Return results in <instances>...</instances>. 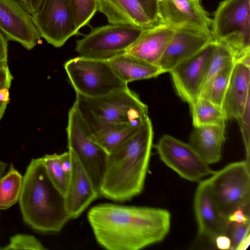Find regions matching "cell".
Returning <instances> with one entry per match:
<instances>
[{
  "mask_svg": "<svg viewBox=\"0 0 250 250\" xmlns=\"http://www.w3.org/2000/svg\"><path fill=\"white\" fill-rule=\"evenodd\" d=\"M174 31V28L165 24L145 29L136 42L125 53L159 66Z\"/></svg>",
  "mask_w": 250,
  "mask_h": 250,
  "instance_id": "18",
  "label": "cell"
},
{
  "mask_svg": "<svg viewBox=\"0 0 250 250\" xmlns=\"http://www.w3.org/2000/svg\"><path fill=\"white\" fill-rule=\"evenodd\" d=\"M97 243L108 250H139L162 241L171 214L164 208L102 203L87 215Z\"/></svg>",
  "mask_w": 250,
  "mask_h": 250,
  "instance_id": "1",
  "label": "cell"
},
{
  "mask_svg": "<svg viewBox=\"0 0 250 250\" xmlns=\"http://www.w3.org/2000/svg\"><path fill=\"white\" fill-rule=\"evenodd\" d=\"M194 127L226 125V119L221 107L204 97H199L189 106Z\"/></svg>",
  "mask_w": 250,
  "mask_h": 250,
  "instance_id": "24",
  "label": "cell"
},
{
  "mask_svg": "<svg viewBox=\"0 0 250 250\" xmlns=\"http://www.w3.org/2000/svg\"><path fill=\"white\" fill-rule=\"evenodd\" d=\"M76 29L87 25L97 11L96 0H71Z\"/></svg>",
  "mask_w": 250,
  "mask_h": 250,
  "instance_id": "29",
  "label": "cell"
},
{
  "mask_svg": "<svg viewBox=\"0 0 250 250\" xmlns=\"http://www.w3.org/2000/svg\"><path fill=\"white\" fill-rule=\"evenodd\" d=\"M60 163L62 170L68 175H71L72 163L70 152L68 151L59 154Z\"/></svg>",
  "mask_w": 250,
  "mask_h": 250,
  "instance_id": "36",
  "label": "cell"
},
{
  "mask_svg": "<svg viewBox=\"0 0 250 250\" xmlns=\"http://www.w3.org/2000/svg\"><path fill=\"white\" fill-rule=\"evenodd\" d=\"M211 32L230 51L234 62L250 58V0L221 1L212 19Z\"/></svg>",
  "mask_w": 250,
  "mask_h": 250,
  "instance_id": "5",
  "label": "cell"
},
{
  "mask_svg": "<svg viewBox=\"0 0 250 250\" xmlns=\"http://www.w3.org/2000/svg\"><path fill=\"white\" fill-rule=\"evenodd\" d=\"M193 204L199 235L214 243L217 236L227 235L229 222L221 215L217 208L208 179L200 182L195 191Z\"/></svg>",
  "mask_w": 250,
  "mask_h": 250,
  "instance_id": "16",
  "label": "cell"
},
{
  "mask_svg": "<svg viewBox=\"0 0 250 250\" xmlns=\"http://www.w3.org/2000/svg\"><path fill=\"white\" fill-rule=\"evenodd\" d=\"M68 150L71 155L72 167L64 199L69 218L74 219L79 217L100 195L78 158Z\"/></svg>",
  "mask_w": 250,
  "mask_h": 250,
  "instance_id": "17",
  "label": "cell"
},
{
  "mask_svg": "<svg viewBox=\"0 0 250 250\" xmlns=\"http://www.w3.org/2000/svg\"><path fill=\"white\" fill-rule=\"evenodd\" d=\"M152 21L157 25L160 23L158 3L156 0H136Z\"/></svg>",
  "mask_w": 250,
  "mask_h": 250,
  "instance_id": "33",
  "label": "cell"
},
{
  "mask_svg": "<svg viewBox=\"0 0 250 250\" xmlns=\"http://www.w3.org/2000/svg\"><path fill=\"white\" fill-rule=\"evenodd\" d=\"M250 65L234 62L222 109L226 120H236L250 100Z\"/></svg>",
  "mask_w": 250,
  "mask_h": 250,
  "instance_id": "19",
  "label": "cell"
},
{
  "mask_svg": "<svg viewBox=\"0 0 250 250\" xmlns=\"http://www.w3.org/2000/svg\"><path fill=\"white\" fill-rule=\"evenodd\" d=\"M117 75L128 83L156 77L164 73L161 68L125 53L108 60Z\"/></svg>",
  "mask_w": 250,
  "mask_h": 250,
  "instance_id": "22",
  "label": "cell"
},
{
  "mask_svg": "<svg viewBox=\"0 0 250 250\" xmlns=\"http://www.w3.org/2000/svg\"><path fill=\"white\" fill-rule=\"evenodd\" d=\"M250 234L247 235L240 242L236 250H245L250 245Z\"/></svg>",
  "mask_w": 250,
  "mask_h": 250,
  "instance_id": "40",
  "label": "cell"
},
{
  "mask_svg": "<svg viewBox=\"0 0 250 250\" xmlns=\"http://www.w3.org/2000/svg\"><path fill=\"white\" fill-rule=\"evenodd\" d=\"M0 31L8 41L17 42L28 50L41 41L32 16L18 0H0Z\"/></svg>",
  "mask_w": 250,
  "mask_h": 250,
  "instance_id": "13",
  "label": "cell"
},
{
  "mask_svg": "<svg viewBox=\"0 0 250 250\" xmlns=\"http://www.w3.org/2000/svg\"><path fill=\"white\" fill-rule=\"evenodd\" d=\"M7 167V164L0 160V178L2 176Z\"/></svg>",
  "mask_w": 250,
  "mask_h": 250,
  "instance_id": "42",
  "label": "cell"
},
{
  "mask_svg": "<svg viewBox=\"0 0 250 250\" xmlns=\"http://www.w3.org/2000/svg\"><path fill=\"white\" fill-rule=\"evenodd\" d=\"M234 61L228 62L212 79L200 97H204L222 108Z\"/></svg>",
  "mask_w": 250,
  "mask_h": 250,
  "instance_id": "26",
  "label": "cell"
},
{
  "mask_svg": "<svg viewBox=\"0 0 250 250\" xmlns=\"http://www.w3.org/2000/svg\"><path fill=\"white\" fill-rule=\"evenodd\" d=\"M226 125L194 127L188 144L209 165L218 162L225 140Z\"/></svg>",
  "mask_w": 250,
  "mask_h": 250,
  "instance_id": "21",
  "label": "cell"
},
{
  "mask_svg": "<svg viewBox=\"0 0 250 250\" xmlns=\"http://www.w3.org/2000/svg\"><path fill=\"white\" fill-rule=\"evenodd\" d=\"M64 68L76 93L84 96L97 97L128 87L108 61L79 56L66 61Z\"/></svg>",
  "mask_w": 250,
  "mask_h": 250,
  "instance_id": "7",
  "label": "cell"
},
{
  "mask_svg": "<svg viewBox=\"0 0 250 250\" xmlns=\"http://www.w3.org/2000/svg\"><path fill=\"white\" fill-rule=\"evenodd\" d=\"M231 61H234V59L230 51L224 44L216 42L215 48L207 66L201 93L214 76Z\"/></svg>",
  "mask_w": 250,
  "mask_h": 250,
  "instance_id": "28",
  "label": "cell"
},
{
  "mask_svg": "<svg viewBox=\"0 0 250 250\" xmlns=\"http://www.w3.org/2000/svg\"><path fill=\"white\" fill-rule=\"evenodd\" d=\"M19 202L23 220L37 231L59 232L70 220L64 196L50 180L41 157L27 166Z\"/></svg>",
  "mask_w": 250,
  "mask_h": 250,
  "instance_id": "3",
  "label": "cell"
},
{
  "mask_svg": "<svg viewBox=\"0 0 250 250\" xmlns=\"http://www.w3.org/2000/svg\"><path fill=\"white\" fill-rule=\"evenodd\" d=\"M208 181L221 215L228 216L238 208L249 215L250 164L245 160L230 163L214 172Z\"/></svg>",
  "mask_w": 250,
  "mask_h": 250,
  "instance_id": "6",
  "label": "cell"
},
{
  "mask_svg": "<svg viewBox=\"0 0 250 250\" xmlns=\"http://www.w3.org/2000/svg\"><path fill=\"white\" fill-rule=\"evenodd\" d=\"M8 40L0 31V64L8 62Z\"/></svg>",
  "mask_w": 250,
  "mask_h": 250,
  "instance_id": "38",
  "label": "cell"
},
{
  "mask_svg": "<svg viewBox=\"0 0 250 250\" xmlns=\"http://www.w3.org/2000/svg\"><path fill=\"white\" fill-rule=\"evenodd\" d=\"M97 11L109 24H128L143 29L156 25L136 0H96Z\"/></svg>",
  "mask_w": 250,
  "mask_h": 250,
  "instance_id": "20",
  "label": "cell"
},
{
  "mask_svg": "<svg viewBox=\"0 0 250 250\" xmlns=\"http://www.w3.org/2000/svg\"><path fill=\"white\" fill-rule=\"evenodd\" d=\"M148 117L126 141L108 153L99 194L114 202L130 201L143 191L153 146Z\"/></svg>",
  "mask_w": 250,
  "mask_h": 250,
  "instance_id": "2",
  "label": "cell"
},
{
  "mask_svg": "<svg viewBox=\"0 0 250 250\" xmlns=\"http://www.w3.org/2000/svg\"><path fill=\"white\" fill-rule=\"evenodd\" d=\"M23 7L31 15L40 8L43 0H18Z\"/></svg>",
  "mask_w": 250,
  "mask_h": 250,
  "instance_id": "37",
  "label": "cell"
},
{
  "mask_svg": "<svg viewBox=\"0 0 250 250\" xmlns=\"http://www.w3.org/2000/svg\"><path fill=\"white\" fill-rule=\"evenodd\" d=\"M8 101L0 100V120L4 113Z\"/></svg>",
  "mask_w": 250,
  "mask_h": 250,
  "instance_id": "41",
  "label": "cell"
},
{
  "mask_svg": "<svg viewBox=\"0 0 250 250\" xmlns=\"http://www.w3.org/2000/svg\"><path fill=\"white\" fill-rule=\"evenodd\" d=\"M13 79L7 63L0 64V91L9 89Z\"/></svg>",
  "mask_w": 250,
  "mask_h": 250,
  "instance_id": "34",
  "label": "cell"
},
{
  "mask_svg": "<svg viewBox=\"0 0 250 250\" xmlns=\"http://www.w3.org/2000/svg\"><path fill=\"white\" fill-rule=\"evenodd\" d=\"M216 44L213 40L169 72L176 93L189 106L200 97L207 66Z\"/></svg>",
  "mask_w": 250,
  "mask_h": 250,
  "instance_id": "12",
  "label": "cell"
},
{
  "mask_svg": "<svg viewBox=\"0 0 250 250\" xmlns=\"http://www.w3.org/2000/svg\"><path fill=\"white\" fill-rule=\"evenodd\" d=\"M250 100L248 101L242 115L238 121L245 149V161L250 164Z\"/></svg>",
  "mask_w": 250,
  "mask_h": 250,
  "instance_id": "31",
  "label": "cell"
},
{
  "mask_svg": "<svg viewBox=\"0 0 250 250\" xmlns=\"http://www.w3.org/2000/svg\"><path fill=\"white\" fill-rule=\"evenodd\" d=\"M229 222L246 223L250 222V216L246 214L244 210L238 208L232 212L228 217Z\"/></svg>",
  "mask_w": 250,
  "mask_h": 250,
  "instance_id": "35",
  "label": "cell"
},
{
  "mask_svg": "<svg viewBox=\"0 0 250 250\" xmlns=\"http://www.w3.org/2000/svg\"><path fill=\"white\" fill-rule=\"evenodd\" d=\"M66 132L68 150L78 158L99 193L108 154L89 137L83 121L73 106L68 111Z\"/></svg>",
  "mask_w": 250,
  "mask_h": 250,
  "instance_id": "9",
  "label": "cell"
},
{
  "mask_svg": "<svg viewBox=\"0 0 250 250\" xmlns=\"http://www.w3.org/2000/svg\"><path fill=\"white\" fill-rule=\"evenodd\" d=\"M23 176L11 164L8 172L0 178V210L7 209L19 202Z\"/></svg>",
  "mask_w": 250,
  "mask_h": 250,
  "instance_id": "25",
  "label": "cell"
},
{
  "mask_svg": "<svg viewBox=\"0 0 250 250\" xmlns=\"http://www.w3.org/2000/svg\"><path fill=\"white\" fill-rule=\"evenodd\" d=\"M73 106L89 135L112 124L145 121L149 117L148 106L128 87L97 97L76 93Z\"/></svg>",
  "mask_w": 250,
  "mask_h": 250,
  "instance_id": "4",
  "label": "cell"
},
{
  "mask_svg": "<svg viewBox=\"0 0 250 250\" xmlns=\"http://www.w3.org/2000/svg\"><path fill=\"white\" fill-rule=\"evenodd\" d=\"M146 121L112 124L89 135V137L108 154L135 134Z\"/></svg>",
  "mask_w": 250,
  "mask_h": 250,
  "instance_id": "23",
  "label": "cell"
},
{
  "mask_svg": "<svg viewBox=\"0 0 250 250\" xmlns=\"http://www.w3.org/2000/svg\"><path fill=\"white\" fill-rule=\"evenodd\" d=\"M32 16L41 37L56 48L62 46L79 32L71 0H43Z\"/></svg>",
  "mask_w": 250,
  "mask_h": 250,
  "instance_id": "10",
  "label": "cell"
},
{
  "mask_svg": "<svg viewBox=\"0 0 250 250\" xmlns=\"http://www.w3.org/2000/svg\"><path fill=\"white\" fill-rule=\"evenodd\" d=\"M41 158L50 180L64 196L69 186L70 175L62 170L60 163L59 154H45Z\"/></svg>",
  "mask_w": 250,
  "mask_h": 250,
  "instance_id": "27",
  "label": "cell"
},
{
  "mask_svg": "<svg viewBox=\"0 0 250 250\" xmlns=\"http://www.w3.org/2000/svg\"><path fill=\"white\" fill-rule=\"evenodd\" d=\"M157 3L160 24L174 28L187 26L211 31L212 20L200 0H160Z\"/></svg>",
  "mask_w": 250,
  "mask_h": 250,
  "instance_id": "15",
  "label": "cell"
},
{
  "mask_svg": "<svg viewBox=\"0 0 250 250\" xmlns=\"http://www.w3.org/2000/svg\"><path fill=\"white\" fill-rule=\"evenodd\" d=\"M144 29L120 24L95 27L76 41L75 51L79 56L108 61L125 53L138 39Z\"/></svg>",
  "mask_w": 250,
  "mask_h": 250,
  "instance_id": "8",
  "label": "cell"
},
{
  "mask_svg": "<svg viewBox=\"0 0 250 250\" xmlns=\"http://www.w3.org/2000/svg\"><path fill=\"white\" fill-rule=\"evenodd\" d=\"M155 147L164 163L186 180L200 182L214 172L188 143L170 135L162 136Z\"/></svg>",
  "mask_w": 250,
  "mask_h": 250,
  "instance_id": "11",
  "label": "cell"
},
{
  "mask_svg": "<svg viewBox=\"0 0 250 250\" xmlns=\"http://www.w3.org/2000/svg\"><path fill=\"white\" fill-rule=\"evenodd\" d=\"M216 247L220 250H230L231 241L227 235H220L217 236L214 243Z\"/></svg>",
  "mask_w": 250,
  "mask_h": 250,
  "instance_id": "39",
  "label": "cell"
},
{
  "mask_svg": "<svg viewBox=\"0 0 250 250\" xmlns=\"http://www.w3.org/2000/svg\"><path fill=\"white\" fill-rule=\"evenodd\" d=\"M46 249L41 241L34 236L21 233L15 234L10 238L8 244L0 246V250Z\"/></svg>",
  "mask_w": 250,
  "mask_h": 250,
  "instance_id": "30",
  "label": "cell"
},
{
  "mask_svg": "<svg viewBox=\"0 0 250 250\" xmlns=\"http://www.w3.org/2000/svg\"><path fill=\"white\" fill-rule=\"evenodd\" d=\"M214 40L211 31L187 26L175 28L159 66L164 73H169Z\"/></svg>",
  "mask_w": 250,
  "mask_h": 250,
  "instance_id": "14",
  "label": "cell"
},
{
  "mask_svg": "<svg viewBox=\"0 0 250 250\" xmlns=\"http://www.w3.org/2000/svg\"><path fill=\"white\" fill-rule=\"evenodd\" d=\"M250 222L246 223L229 222L227 235L231 241V250H236L242 240L250 233Z\"/></svg>",
  "mask_w": 250,
  "mask_h": 250,
  "instance_id": "32",
  "label": "cell"
}]
</instances>
